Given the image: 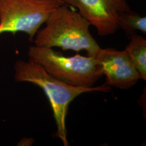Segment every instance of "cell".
Returning a JSON list of instances; mask_svg holds the SVG:
<instances>
[{
  "label": "cell",
  "mask_w": 146,
  "mask_h": 146,
  "mask_svg": "<svg viewBox=\"0 0 146 146\" xmlns=\"http://www.w3.org/2000/svg\"><path fill=\"white\" fill-rule=\"evenodd\" d=\"M14 80L17 82H29L42 89L49 100L57 127L56 136L64 146H69L67 140L66 120L69 104L80 95L92 92H109L111 87L104 84L92 88L68 85L53 78L42 67L31 60H18L14 66Z\"/></svg>",
  "instance_id": "cell-1"
},
{
  "label": "cell",
  "mask_w": 146,
  "mask_h": 146,
  "mask_svg": "<svg viewBox=\"0 0 146 146\" xmlns=\"http://www.w3.org/2000/svg\"><path fill=\"white\" fill-rule=\"evenodd\" d=\"M45 23L34 37L36 46L58 47L78 52L84 50L88 56L94 58L101 49L90 33V23L73 7L66 4L59 6Z\"/></svg>",
  "instance_id": "cell-2"
},
{
  "label": "cell",
  "mask_w": 146,
  "mask_h": 146,
  "mask_svg": "<svg viewBox=\"0 0 146 146\" xmlns=\"http://www.w3.org/2000/svg\"><path fill=\"white\" fill-rule=\"evenodd\" d=\"M29 60L40 64L47 73L68 85L92 88L103 75L102 67L94 57L77 54L65 56L52 48L31 46Z\"/></svg>",
  "instance_id": "cell-3"
},
{
  "label": "cell",
  "mask_w": 146,
  "mask_h": 146,
  "mask_svg": "<svg viewBox=\"0 0 146 146\" xmlns=\"http://www.w3.org/2000/svg\"><path fill=\"white\" fill-rule=\"evenodd\" d=\"M64 4L60 0H0V35L22 32L33 42L52 12Z\"/></svg>",
  "instance_id": "cell-4"
},
{
  "label": "cell",
  "mask_w": 146,
  "mask_h": 146,
  "mask_svg": "<svg viewBox=\"0 0 146 146\" xmlns=\"http://www.w3.org/2000/svg\"><path fill=\"white\" fill-rule=\"evenodd\" d=\"M60 1L78 8V13L96 29L101 36L114 34L119 28V13L131 11L127 0Z\"/></svg>",
  "instance_id": "cell-5"
},
{
  "label": "cell",
  "mask_w": 146,
  "mask_h": 146,
  "mask_svg": "<svg viewBox=\"0 0 146 146\" xmlns=\"http://www.w3.org/2000/svg\"><path fill=\"white\" fill-rule=\"evenodd\" d=\"M95 58L102 66L104 75L106 77L104 84L107 86L127 89L140 79L125 50L120 51L111 48H101Z\"/></svg>",
  "instance_id": "cell-6"
},
{
  "label": "cell",
  "mask_w": 146,
  "mask_h": 146,
  "mask_svg": "<svg viewBox=\"0 0 146 146\" xmlns=\"http://www.w3.org/2000/svg\"><path fill=\"white\" fill-rule=\"evenodd\" d=\"M130 39L125 50L139 73L140 79L146 81V39L137 34L133 35Z\"/></svg>",
  "instance_id": "cell-7"
},
{
  "label": "cell",
  "mask_w": 146,
  "mask_h": 146,
  "mask_svg": "<svg viewBox=\"0 0 146 146\" xmlns=\"http://www.w3.org/2000/svg\"><path fill=\"white\" fill-rule=\"evenodd\" d=\"M119 28L123 29L127 36L131 38L136 31L146 33V17L131 11L121 12L119 14Z\"/></svg>",
  "instance_id": "cell-8"
},
{
  "label": "cell",
  "mask_w": 146,
  "mask_h": 146,
  "mask_svg": "<svg viewBox=\"0 0 146 146\" xmlns=\"http://www.w3.org/2000/svg\"><path fill=\"white\" fill-rule=\"evenodd\" d=\"M0 120H1V119H0Z\"/></svg>",
  "instance_id": "cell-9"
}]
</instances>
